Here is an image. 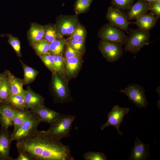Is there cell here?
I'll return each mask as SVG.
<instances>
[{"label": "cell", "mask_w": 160, "mask_h": 160, "mask_svg": "<svg viewBox=\"0 0 160 160\" xmlns=\"http://www.w3.org/2000/svg\"><path fill=\"white\" fill-rule=\"evenodd\" d=\"M40 122L37 116L30 111L26 119L18 129L10 135L11 141L19 140L33 135L37 130L38 126Z\"/></svg>", "instance_id": "4"}, {"label": "cell", "mask_w": 160, "mask_h": 160, "mask_svg": "<svg viewBox=\"0 0 160 160\" xmlns=\"http://www.w3.org/2000/svg\"><path fill=\"white\" fill-rule=\"evenodd\" d=\"M149 156V149L147 144H145L139 138L136 137L135 145L132 148L129 159L143 160Z\"/></svg>", "instance_id": "17"}, {"label": "cell", "mask_w": 160, "mask_h": 160, "mask_svg": "<svg viewBox=\"0 0 160 160\" xmlns=\"http://www.w3.org/2000/svg\"><path fill=\"white\" fill-rule=\"evenodd\" d=\"M30 112V111L25 110H18L17 111L13 120L14 129L12 133L15 132L20 127L26 119Z\"/></svg>", "instance_id": "27"}, {"label": "cell", "mask_w": 160, "mask_h": 160, "mask_svg": "<svg viewBox=\"0 0 160 160\" xmlns=\"http://www.w3.org/2000/svg\"><path fill=\"white\" fill-rule=\"evenodd\" d=\"M18 110L8 102L0 103V123L1 128L8 129L13 125V118Z\"/></svg>", "instance_id": "11"}, {"label": "cell", "mask_w": 160, "mask_h": 160, "mask_svg": "<svg viewBox=\"0 0 160 160\" xmlns=\"http://www.w3.org/2000/svg\"><path fill=\"white\" fill-rule=\"evenodd\" d=\"M18 155L17 158L14 160H34L33 157L27 152L17 149Z\"/></svg>", "instance_id": "39"}, {"label": "cell", "mask_w": 160, "mask_h": 160, "mask_svg": "<svg viewBox=\"0 0 160 160\" xmlns=\"http://www.w3.org/2000/svg\"><path fill=\"white\" fill-rule=\"evenodd\" d=\"M11 95L10 87L4 72L0 87V103L7 102Z\"/></svg>", "instance_id": "24"}, {"label": "cell", "mask_w": 160, "mask_h": 160, "mask_svg": "<svg viewBox=\"0 0 160 160\" xmlns=\"http://www.w3.org/2000/svg\"><path fill=\"white\" fill-rule=\"evenodd\" d=\"M134 0H111V6L120 10L129 9L134 3Z\"/></svg>", "instance_id": "31"}, {"label": "cell", "mask_w": 160, "mask_h": 160, "mask_svg": "<svg viewBox=\"0 0 160 160\" xmlns=\"http://www.w3.org/2000/svg\"><path fill=\"white\" fill-rule=\"evenodd\" d=\"M120 92L124 94L128 99L140 108H146L148 104L144 88L138 84L132 83L128 85Z\"/></svg>", "instance_id": "6"}, {"label": "cell", "mask_w": 160, "mask_h": 160, "mask_svg": "<svg viewBox=\"0 0 160 160\" xmlns=\"http://www.w3.org/2000/svg\"><path fill=\"white\" fill-rule=\"evenodd\" d=\"M44 35L43 26L35 23L31 25L28 32V36L30 42L33 46L43 40Z\"/></svg>", "instance_id": "21"}, {"label": "cell", "mask_w": 160, "mask_h": 160, "mask_svg": "<svg viewBox=\"0 0 160 160\" xmlns=\"http://www.w3.org/2000/svg\"><path fill=\"white\" fill-rule=\"evenodd\" d=\"M25 99V110H28L40 107L44 105V99L28 87L26 90Z\"/></svg>", "instance_id": "16"}, {"label": "cell", "mask_w": 160, "mask_h": 160, "mask_svg": "<svg viewBox=\"0 0 160 160\" xmlns=\"http://www.w3.org/2000/svg\"><path fill=\"white\" fill-rule=\"evenodd\" d=\"M75 119L74 115L61 114L46 131L51 137L57 140H60L63 138L69 137Z\"/></svg>", "instance_id": "2"}, {"label": "cell", "mask_w": 160, "mask_h": 160, "mask_svg": "<svg viewBox=\"0 0 160 160\" xmlns=\"http://www.w3.org/2000/svg\"><path fill=\"white\" fill-rule=\"evenodd\" d=\"M149 3H151L153 2H159L160 0H143Z\"/></svg>", "instance_id": "40"}, {"label": "cell", "mask_w": 160, "mask_h": 160, "mask_svg": "<svg viewBox=\"0 0 160 160\" xmlns=\"http://www.w3.org/2000/svg\"><path fill=\"white\" fill-rule=\"evenodd\" d=\"M30 111L37 116L40 122L46 123L50 125L52 124L61 114L48 108L44 105Z\"/></svg>", "instance_id": "12"}, {"label": "cell", "mask_w": 160, "mask_h": 160, "mask_svg": "<svg viewBox=\"0 0 160 160\" xmlns=\"http://www.w3.org/2000/svg\"><path fill=\"white\" fill-rule=\"evenodd\" d=\"M12 141L8 129L0 130V160H14L9 155Z\"/></svg>", "instance_id": "13"}, {"label": "cell", "mask_w": 160, "mask_h": 160, "mask_svg": "<svg viewBox=\"0 0 160 160\" xmlns=\"http://www.w3.org/2000/svg\"><path fill=\"white\" fill-rule=\"evenodd\" d=\"M87 32L85 28L80 23L70 36L69 38L85 40Z\"/></svg>", "instance_id": "30"}, {"label": "cell", "mask_w": 160, "mask_h": 160, "mask_svg": "<svg viewBox=\"0 0 160 160\" xmlns=\"http://www.w3.org/2000/svg\"><path fill=\"white\" fill-rule=\"evenodd\" d=\"M54 59V67L55 73H60L64 71V59L63 56L53 55Z\"/></svg>", "instance_id": "34"}, {"label": "cell", "mask_w": 160, "mask_h": 160, "mask_svg": "<svg viewBox=\"0 0 160 160\" xmlns=\"http://www.w3.org/2000/svg\"><path fill=\"white\" fill-rule=\"evenodd\" d=\"M43 27L44 31V39L49 42H52L57 38H63L57 29L55 24H49Z\"/></svg>", "instance_id": "23"}, {"label": "cell", "mask_w": 160, "mask_h": 160, "mask_svg": "<svg viewBox=\"0 0 160 160\" xmlns=\"http://www.w3.org/2000/svg\"><path fill=\"white\" fill-rule=\"evenodd\" d=\"M150 3L143 0H138L128 9L127 16L128 20L136 19L147 13L149 11Z\"/></svg>", "instance_id": "15"}, {"label": "cell", "mask_w": 160, "mask_h": 160, "mask_svg": "<svg viewBox=\"0 0 160 160\" xmlns=\"http://www.w3.org/2000/svg\"><path fill=\"white\" fill-rule=\"evenodd\" d=\"M78 15H60L57 17L55 25L61 35L63 37L70 36L80 23Z\"/></svg>", "instance_id": "8"}, {"label": "cell", "mask_w": 160, "mask_h": 160, "mask_svg": "<svg viewBox=\"0 0 160 160\" xmlns=\"http://www.w3.org/2000/svg\"><path fill=\"white\" fill-rule=\"evenodd\" d=\"M106 18L110 24L127 33L129 25L132 23L124 13L112 6L108 8Z\"/></svg>", "instance_id": "10"}, {"label": "cell", "mask_w": 160, "mask_h": 160, "mask_svg": "<svg viewBox=\"0 0 160 160\" xmlns=\"http://www.w3.org/2000/svg\"><path fill=\"white\" fill-rule=\"evenodd\" d=\"M24 72V84L26 85L32 82L35 79L39 72L34 69L28 66L20 60Z\"/></svg>", "instance_id": "26"}, {"label": "cell", "mask_w": 160, "mask_h": 160, "mask_svg": "<svg viewBox=\"0 0 160 160\" xmlns=\"http://www.w3.org/2000/svg\"><path fill=\"white\" fill-rule=\"evenodd\" d=\"M66 44V39L57 38L51 42L49 45V53L52 55L63 56Z\"/></svg>", "instance_id": "22"}, {"label": "cell", "mask_w": 160, "mask_h": 160, "mask_svg": "<svg viewBox=\"0 0 160 160\" xmlns=\"http://www.w3.org/2000/svg\"><path fill=\"white\" fill-rule=\"evenodd\" d=\"M4 35H6L9 37L8 42L13 48L17 56L21 57L20 44L19 40L16 37L12 36L11 35L7 34Z\"/></svg>", "instance_id": "36"}, {"label": "cell", "mask_w": 160, "mask_h": 160, "mask_svg": "<svg viewBox=\"0 0 160 160\" xmlns=\"http://www.w3.org/2000/svg\"><path fill=\"white\" fill-rule=\"evenodd\" d=\"M85 41L72 39H66V43L73 49L84 54L85 51Z\"/></svg>", "instance_id": "29"}, {"label": "cell", "mask_w": 160, "mask_h": 160, "mask_svg": "<svg viewBox=\"0 0 160 160\" xmlns=\"http://www.w3.org/2000/svg\"><path fill=\"white\" fill-rule=\"evenodd\" d=\"M26 91L23 93L11 95L7 102L16 109L20 110H25V99Z\"/></svg>", "instance_id": "25"}, {"label": "cell", "mask_w": 160, "mask_h": 160, "mask_svg": "<svg viewBox=\"0 0 160 160\" xmlns=\"http://www.w3.org/2000/svg\"><path fill=\"white\" fill-rule=\"evenodd\" d=\"M2 76H3V73H0V87L1 86V84Z\"/></svg>", "instance_id": "41"}, {"label": "cell", "mask_w": 160, "mask_h": 160, "mask_svg": "<svg viewBox=\"0 0 160 160\" xmlns=\"http://www.w3.org/2000/svg\"><path fill=\"white\" fill-rule=\"evenodd\" d=\"M17 149L24 151L36 160H73L68 146L51 137L46 130L38 131L17 141Z\"/></svg>", "instance_id": "1"}, {"label": "cell", "mask_w": 160, "mask_h": 160, "mask_svg": "<svg viewBox=\"0 0 160 160\" xmlns=\"http://www.w3.org/2000/svg\"><path fill=\"white\" fill-rule=\"evenodd\" d=\"M93 0H76L73 5L75 14L79 15L87 11Z\"/></svg>", "instance_id": "28"}, {"label": "cell", "mask_w": 160, "mask_h": 160, "mask_svg": "<svg viewBox=\"0 0 160 160\" xmlns=\"http://www.w3.org/2000/svg\"><path fill=\"white\" fill-rule=\"evenodd\" d=\"M83 158L85 160H106L104 153L101 152L88 151L84 153Z\"/></svg>", "instance_id": "35"}, {"label": "cell", "mask_w": 160, "mask_h": 160, "mask_svg": "<svg viewBox=\"0 0 160 160\" xmlns=\"http://www.w3.org/2000/svg\"><path fill=\"white\" fill-rule=\"evenodd\" d=\"M50 43L44 39L39 43L33 45L37 54L40 55L49 53Z\"/></svg>", "instance_id": "32"}, {"label": "cell", "mask_w": 160, "mask_h": 160, "mask_svg": "<svg viewBox=\"0 0 160 160\" xmlns=\"http://www.w3.org/2000/svg\"><path fill=\"white\" fill-rule=\"evenodd\" d=\"M98 36L101 39L125 44L128 36L121 30L109 23L104 25L99 29Z\"/></svg>", "instance_id": "5"}, {"label": "cell", "mask_w": 160, "mask_h": 160, "mask_svg": "<svg viewBox=\"0 0 160 160\" xmlns=\"http://www.w3.org/2000/svg\"><path fill=\"white\" fill-rule=\"evenodd\" d=\"M64 71L68 76H75L80 69L82 63V57H72L64 58Z\"/></svg>", "instance_id": "18"}, {"label": "cell", "mask_w": 160, "mask_h": 160, "mask_svg": "<svg viewBox=\"0 0 160 160\" xmlns=\"http://www.w3.org/2000/svg\"><path fill=\"white\" fill-rule=\"evenodd\" d=\"M52 85L55 95L61 102L68 100L69 94L66 86L63 80L56 73L53 74Z\"/></svg>", "instance_id": "14"}, {"label": "cell", "mask_w": 160, "mask_h": 160, "mask_svg": "<svg viewBox=\"0 0 160 160\" xmlns=\"http://www.w3.org/2000/svg\"><path fill=\"white\" fill-rule=\"evenodd\" d=\"M64 58H68L72 57H82L83 54L73 49L68 44H66L64 50Z\"/></svg>", "instance_id": "37"}, {"label": "cell", "mask_w": 160, "mask_h": 160, "mask_svg": "<svg viewBox=\"0 0 160 160\" xmlns=\"http://www.w3.org/2000/svg\"><path fill=\"white\" fill-rule=\"evenodd\" d=\"M98 47L103 57L110 63L117 61L123 55L122 45L115 42L100 39Z\"/></svg>", "instance_id": "7"}, {"label": "cell", "mask_w": 160, "mask_h": 160, "mask_svg": "<svg viewBox=\"0 0 160 160\" xmlns=\"http://www.w3.org/2000/svg\"><path fill=\"white\" fill-rule=\"evenodd\" d=\"M158 19L157 17L149 12L136 19L134 23L139 29L150 31L156 25Z\"/></svg>", "instance_id": "19"}, {"label": "cell", "mask_w": 160, "mask_h": 160, "mask_svg": "<svg viewBox=\"0 0 160 160\" xmlns=\"http://www.w3.org/2000/svg\"><path fill=\"white\" fill-rule=\"evenodd\" d=\"M39 56L47 67L53 74L55 73L54 70V59L53 55L48 53L40 55Z\"/></svg>", "instance_id": "33"}, {"label": "cell", "mask_w": 160, "mask_h": 160, "mask_svg": "<svg viewBox=\"0 0 160 160\" xmlns=\"http://www.w3.org/2000/svg\"><path fill=\"white\" fill-rule=\"evenodd\" d=\"M4 72L10 87L11 95L22 94L26 91L23 88V79L16 77L9 70H6Z\"/></svg>", "instance_id": "20"}, {"label": "cell", "mask_w": 160, "mask_h": 160, "mask_svg": "<svg viewBox=\"0 0 160 160\" xmlns=\"http://www.w3.org/2000/svg\"><path fill=\"white\" fill-rule=\"evenodd\" d=\"M150 13L158 19L160 17V2L150 3Z\"/></svg>", "instance_id": "38"}, {"label": "cell", "mask_w": 160, "mask_h": 160, "mask_svg": "<svg viewBox=\"0 0 160 160\" xmlns=\"http://www.w3.org/2000/svg\"><path fill=\"white\" fill-rule=\"evenodd\" d=\"M150 31L137 28L130 31L124 44V52L136 54L143 47L150 44Z\"/></svg>", "instance_id": "3"}, {"label": "cell", "mask_w": 160, "mask_h": 160, "mask_svg": "<svg viewBox=\"0 0 160 160\" xmlns=\"http://www.w3.org/2000/svg\"><path fill=\"white\" fill-rule=\"evenodd\" d=\"M129 110L128 108L121 107L117 105L113 106L108 113L107 121L101 127V129L103 130L109 126H114L117 129L118 133L122 135L123 133L119 128L121 123L124 121V116L128 113Z\"/></svg>", "instance_id": "9"}]
</instances>
